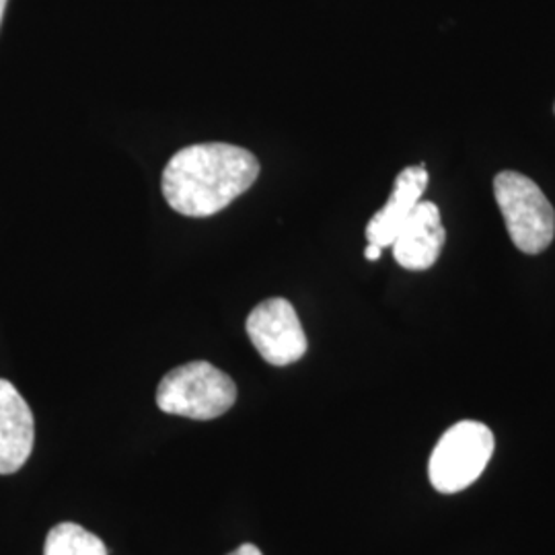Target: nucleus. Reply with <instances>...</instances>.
<instances>
[{
    "mask_svg": "<svg viewBox=\"0 0 555 555\" xmlns=\"http://www.w3.org/2000/svg\"><path fill=\"white\" fill-rule=\"evenodd\" d=\"M36 422L13 383L0 378V476L17 474L31 456Z\"/></svg>",
    "mask_w": 555,
    "mask_h": 555,
    "instance_id": "7",
    "label": "nucleus"
},
{
    "mask_svg": "<svg viewBox=\"0 0 555 555\" xmlns=\"http://www.w3.org/2000/svg\"><path fill=\"white\" fill-rule=\"evenodd\" d=\"M43 555H107V547L77 522H60L46 537Z\"/></svg>",
    "mask_w": 555,
    "mask_h": 555,
    "instance_id": "9",
    "label": "nucleus"
},
{
    "mask_svg": "<svg viewBox=\"0 0 555 555\" xmlns=\"http://www.w3.org/2000/svg\"><path fill=\"white\" fill-rule=\"evenodd\" d=\"M494 455V433L476 420L451 426L435 447L428 477L440 494H456L479 479Z\"/></svg>",
    "mask_w": 555,
    "mask_h": 555,
    "instance_id": "4",
    "label": "nucleus"
},
{
    "mask_svg": "<svg viewBox=\"0 0 555 555\" xmlns=\"http://www.w3.org/2000/svg\"><path fill=\"white\" fill-rule=\"evenodd\" d=\"M380 247L378 245H373V243H369V247H366V251H364V256H366V259L369 261H377L378 258H380Z\"/></svg>",
    "mask_w": 555,
    "mask_h": 555,
    "instance_id": "11",
    "label": "nucleus"
},
{
    "mask_svg": "<svg viewBox=\"0 0 555 555\" xmlns=\"http://www.w3.org/2000/svg\"><path fill=\"white\" fill-rule=\"evenodd\" d=\"M494 196L508 235L522 254L545 251L555 237V210L535 181L516 171L494 179Z\"/></svg>",
    "mask_w": 555,
    "mask_h": 555,
    "instance_id": "3",
    "label": "nucleus"
},
{
    "mask_svg": "<svg viewBox=\"0 0 555 555\" xmlns=\"http://www.w3.org/2000/svg\"><path fill=\"white\" fill-rule=\"evenodd\" d=\"M235 401V380L206 360L169 371L157 387V405L171 416L206 422L227 414Z\"/></svg>",
    "mask_w": 555,
    "mask_h": 555,
    "instance_id": "2",
    "label": "nucleus"
},
{
    "mask_svg": "<svg viewBox=\"0 0 555 555\" xmlns=\"http://www.w3.org/2000/svg\"><path fill=\"white\" fill-rule=\"evenodd\" d=\"M444 241L447 231L442 227L437 204L420 199L410 217L401 224L391 247L401 268L422 272L437 263Z\"/></svg>",
    "mask_w": 555,
    "mask_h": 555,
    "instance_id": "6",
    "label": "nucleus"
},
{
    "mask_svg": "<svg viewBox=\"0 0 555 555\" xmlns=\"http://www.w3.org/2000/svg\"><path fill=\"white\" fill-rule=\"evenodd\" d=\"M247 336L272 366L295 364L307 354V336L295 307L286 298L259 302L245 323Z\"/></svg>",
    "mask_w": 555,
    "mask_h": 555,
    "instance_id": "5",
    "label": "nucleus"
},
{
    "mask_svg": "<svg viewBox=\"0 0 555 555\" xmlns=\"http://www.w3.org/2000/svg\"><path fill=\"white\" fill-rule=\"evenodd\" d=\"M7 2H9V0H0V23H2V17H4V9H7Z\"/></svg>",
    "mask_w": 555,
    "mask_h": 555,
    "instance_id": "12",
    "label": "nucleus"
},
{
    "mask_svg": "<svg viewBox=\"0 0 555 555\" xmlns=\"http://www.w3.org/2000/svg\"><path fill=\"white\" fill-rule=\"evenodd\" d=\"M259 176L254 153L227 142L192 144L163 171V196L183 217L204 219L243 196Z\"/></svg>",
    "mask_w": 555,
    "mask_h": 555,
    "instance_id": "1",
    "label": "nucleus"
},
{
    "mask_svg": "<svg viewBox=\"0 0 555 555\" xmlns=\"http://www.w3.org/2000/svg\"><path fill=\"white\" fill-rule=\"evenodd\" d=\"M229 555H263L261 552H259V547H256V545H251V543H245V545H241L238 550H235L233 554Z\"/></svg>",
    "mask_w": 555,
    "mask_h": 555,
    "instance_id": "10",
    "label": "nucleus"
},
{
    "mask_svg": "<svg viewBox=\"0 0 555 555\" xmlns=\"http://www.w3.org/2000/svg\"><path fill=\"white\" fill-rule=\"evenodd\" d=\"M428 185V171L426 165L405 167L396 179L391 198L378 210L366 224V238L369 243L378 245L380 249L391 247L396 241L401 224L410 217L417 202L424 196Z\"/></svg>",
    "mask_w": 555,
    "mask_h": 555,
    "instance_id": "8",
    "label": "nucleus"
}]
</instances>
